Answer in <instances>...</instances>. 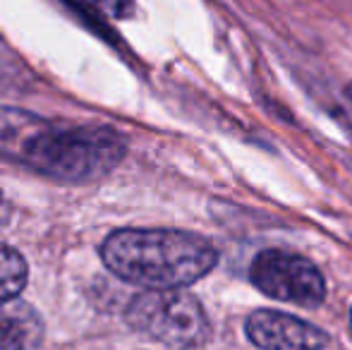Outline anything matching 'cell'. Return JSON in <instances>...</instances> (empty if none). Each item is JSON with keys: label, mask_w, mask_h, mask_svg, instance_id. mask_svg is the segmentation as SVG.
<instances>
[{"label": "cell", "mask_w": 352, "mask_h": 350, "mask_svg": "<svg viewBox=\"0 0 352 350\" xmlns=\"http://www.w3.org/2000/svg\"><path fill=\"white\" fill-rule=\"evenodd\" d=\"M350 329H352V312H350Z\"/></svg>", "instance_id": "30bf717a"}, {"label": "cell", "mask_w": 352, "mask_h": 350, "mask_svg": "<svg viewBox=\"0 0 352 350\" xmlns=\"http://www.w3.org/2000/svg\"><path fill=\"white\" fill-rule=\"evenodd\" d=\"M8 221V201H5L3 192H0V223H5Z\"/></svg>", "instance_id": "ba28073f"}, {"label": "cell", "mask_w": 352, "mask_h": 350, "mask_svg": "<svg viewBox=\"0 0 352 350\" xmlns=\"http://www.w3.org/2000/svg\"><path fill=\"white\" fill-rule=\"evenodd\" d=\"M245 331L261 350H324L329 346L324 329L276 309H254L247 317Z\"/></svg>", "instance_id": "5b68a950"}, {"label": "cell", "mask_w": 352, "mask_h": 350, "mask_svg": "<svg viewBox=\"0 0 352 350\" xmlns=\"http://www.w3.org/2000/svg\"><path fill=\"white\" fill-rule=\"evenodd\" d=\"M127 324L170 350H192L211 338L204 305L185 290H146L127 305Z\"/></svg>", "instance_id": "3957f363"}, {"label": "cell", "mask_w": 352, "mask_h": 350, "mask_svg": "<svg viewBox=\"0 0 352 350\" xmlns=\"http://www.w3.org/2000/svg\"><path fill=\"white\" fill-rule=\"evenodd\" d=\"M101 259L118 278L146 290L197 283L218 264V250L187 230L122 228L101 245Z\"/></svg>", "instance_id": "7a4b0ae2"}, {"label": "cell", "mask_w": 352, "mask_h": 350, "mask_svg": "<svg viewBox=\"0 0 352 350\" xmlns=\"http://www.w3.org/2000/svg\"><path fill=\"white\" fill-rule=\"evenodd\" d=\"M29 278L27 259L10 245L0 243V305H8L24 290Z\"/></svg>", "instance_id": "52a82bcc"}, {"label": "cell", "mask_w": 352, "mask_h": 350, "mask_svg": "<svg viewBox=\"0 0 352 350\" xmlns=\"http://www.w3.org/2000/svg\"><path fill=\"white\" fill-rule=\"evenodd\" d=\"M345 94H348V101H350V106H352V85L345 89Z\"/></svg>", "instance_id": "9c48e42d"}, {"label": "cell", "mask_w": 352, "mask_h": 350, "mask_svg": "<svg viewBox=\"0 0 352 350\" xmlns=\"http://www.w3.org/2000/svg\"><path fill=\"white\" fill-rule=\"evenodd\" d=\"M41 341V322L29 305L0 312V350H32Z\"/></svg>", "instance_id": "8992f818"}, {"label": "cell", "mask_w": 352, "mask_h": 350, "mask_svg": "<svg viewBox=\"0 0 352 350\" xmlns=\"http://www.w3.org/2000/svg\"><path fill=\"white\" fill-rule=\"evenodd\" d=\"M127 144L103 125L48 120L29 111L0 106V159L60 182H89L111 173Z\"/></svg>", "instance_id": "6da1fadb"}, {"label": "cell", "mask_w": 352, "mask_h": 350, "mask_svg": "<svg viewBox=\"0 0 352 350\" xmlns=\"http://www.w3.org/2000/svg\"><path fill=\"white\" fill-rule=\"evenodd\" d=\"M254 288L280 303L319 307L326 300V278L311 259L285 250H264L250 266Z\"/></svg>", "instance_id": "277c9868"}]
</instances>
